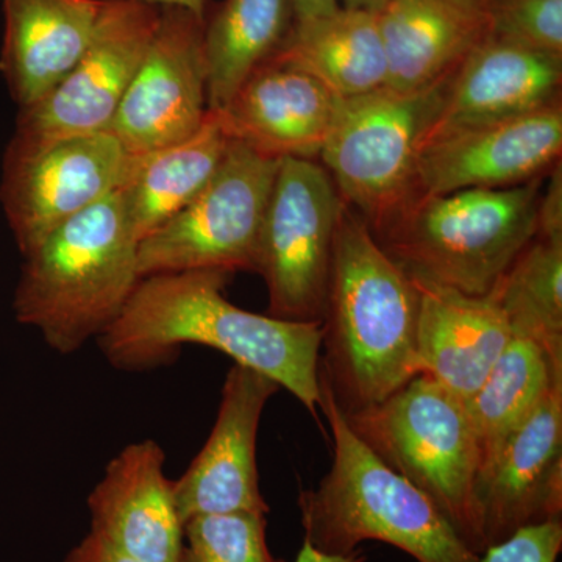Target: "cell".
<instances>
[{"instance_id":"cell-1","label":"cell","mask_w":562,"mask_h":562,"mask_svg":"<svg viewBox=\"0 0 562 562\" xmlns=\"http://www.w3.org/2000/svg\"><path fill=\"white\" fill-rule=\"evenodd\" d=\"M233 273L187 271L144 277L109 330L103 357L122 371L168 364L187 344L211 347L269 376L314 417L319 409L324 327L238 308L224 295Z\"/></svg>"},{"instance_id":"cell-2","label":"cell","mask_w":562,"mask_h":562,"mask_svg":"<svg viewBox=\"0 0 562 562\" xmlns=\"http://www.w3.org/2000/svg\"><path fill=\"white\" fill-rule=\"evenodd\" d=\"M419 288L344 205L328 281L319 372L344 413L375 405L419 372Z\"/></svg>"},{"instance_id":"cell-3","label":"cell","mask_w":562,"mask_h":562,"mask_svg":"<svg viewBox=\"0 0 562 562\" xmlns=\"http://www.w3.org/2000/svg\"><path fill=\"white\" fill-rule=\"evenodd\" d=\"M319 409L330 425L333 462L319 486L299 497L305 541L338 557L379 541L417 562H480L430 498L355 435L321 372Z\"/></svg>"},{"instance_id":"cell-4","label":"cell","mask_w":562,"mask_h":562,"mask_svg":"<svg viewBox=\"0 0 562 562\" xmlns=\"http://www.w3.org/2000/svg\"><path fill=\"white\" fill-rule=\"evenodd\" d=\"M139 280L138 241L116 191L24 254L14 314L52 350L76 353L109 330Z\"/></svg>"},{"instance_id":"cell-5","label":"cell","mask_w":562,"mask_h":562,"mask_svg":"<svg viewBox=\"0 0 562 562\" xmlns=\"http://www.w3.org/2000/svg\"><path fill=\"white\" fill-rule=\"evenodd\" d=\"M543 177L502 190H461L417 198L376 241L424 286L491 294L538 235Z\"/></svg>"},{"instance_id":"cell-6","label":"cell","mask_w":562,"mask_h":562,"mask_svg":"<svg viewBox=\"0 0 562 562\" xmlns=\"http://www.w3.org/2000/svg\"><path fill=\"white\" fill-rule=\"evenodd\" d=\"M342 414L355 435L424 492L462 542L482 554L473 503L479 446L465 402L417 373L384 401Z\"/></svg>"},{"instance_id":"cell-7","label":"cell","mask_w":562,"mask_h":562,"mask_svg":"<svg viewBox=\"0 0 562 562\" xmlns=\"http://www.w3.org/2000/svg\"><path fill=\"white\" fill-rule=\"evenodd\" d=\"M450 77L416 92L382 88L339 99L321 165L344 202L360 214L373 235L416 199L422 143Z\"/></svg>"},{"instance_id":"cell-8","label":"cell","mask_w":562,"mask_h":562,"mask_svg":"<svg viewBox=\"0 0 562 562\" xmlns=\"http://www.w3.org/2000/svg\"><path fill=\"white\" fill-rule=\"evenodd\" d=\"M280 160L231 140L220 169L172 220L138 243L144 277L257 271L262 220Z\"/></svg>"},{"instance_id":"cell-9","label":"cell","mask_w":562,"mask_h":562,"mask_svg":"<svg viewBox=\"0 0 562 562\" xmlns=\"http://www.w3.org/2000/svg\"><path fill=\"white\" fill-rule=\"evenodd\" d=\"M344 205L335 181L319 161L280 160L262 220L255 271L268 288L269 316L324 322L333 246Z\"/></svg>"},{"instance_id":"cell-10","label":"cell","mask_w":562,"mask_h":562,"mask_svg":"<svg viewBox=\"0 0 562 562\" xmlns=\"http://www.w3.org/2000/svg\"><path fill=\"white\" fill-rule=\"evenodd\" d=\"M160 11L139 0H103L87 50L49 95L20 110L5 155H29L58 140L109 132Z\"/></svg>"},{"instance_id":"cell-11","label":"cell","mask_w":562,"mask_h":562,"mask_svg":"<svg viewBox=\"0 0 562 562\" xmlns=\"http://www.w3.org/2000/svg\"><path fill=\"white\" fill-rule=\"evenodd\" d=\"M205 20L161 9L146 55L133 77L110 133L128 155L162 149L198 132L209 114Z\"/></svg>"},{"instance_id":"cell-12","label":"cell","mask_w":562,"mask_h":562,"mask_svg":"<svg viewBox=\"0 0 562 562\" xmlns=\"http://www.w3.org/2000/svg\"><path fill=\"white\" fill-rule=\"evenodd\" d=\"M128 154L110 132L3 155L0 203L21 254L120 190Z\"/></svg>"},{"instance_id":"cell-13","label":"cell","mask_w":562,"mask_h":562,"mask_svg":"<svg viewBox=\"0 0 562 562\" xmlns=\"http://www.w3.org/2000/svg\"><path fill=\"white\" fill-rule=\"evenodd\" d=\"M473 503L483 552L520 528L561 520L562 382L480 469Z\"/></svg>"},{"instance_id":"cell-14","label":"cell","mask_w":562,"mask_h":562,"mask_svg":"<svg viewBox=\"0 0 562 562\" xmlns=\"http://www.w3.org/2000/svg\"><path fill=\"white\" fill-rule=\"evenodd\" d=\"M561 151L562 102L512 120L449 133L422 147L416 199L519 187L552 171L561 161Z\"/></svg>"},{"instance_id":"cell-15","label":"cell","mask_w":562,"mask_h":562,"mask_svg":"<svg viewBox=\"0 0 562 562\" xmlns=\"http://www.w3.org/2000/svg\"><path fill=\"white\" fill-rule=\"evenodd\" d=\"M279 384L261 372L233 364L216 422L205 446L180 480L173 497L181 522L202 514L260 513L268 516L257 468V436L266 403Z\"/></svg>"},{"instance_id":"cell-16","label":"cell","mask_w":562,"mask_h":562,"mask_svg":"<svg viewBox=\"0 0 562 562\" xmlns=\"http://www.w3.org/2000/svg\"><path fill=\"white\" fill-rule=\"evenodd\" d=\"M561 87L562 57L490 33L450 77L422 147L561 102Z\"/></svg>"},{"instance_id":"cell-17","label":"cell","mask_w":562,"mask_h":562,"mask_svg":"<svg viewBox=\"0 0 562 562\" xmlns=\"http://www.w3.org/2000/svg\"><path fill=\"white\" fill-rule=\"evenodd\" d=\"M165 462L154 439L131 443L110 461L88 497L91 531L140 562L183 557V522Z\"/></svg>"},{"instance_id":"cell-18","label":"cell","mask_w":562,"mask_h":562,"mask_svg":"<svg viewBox=\"0 0 562 562\" xmlns=\"http://www.w3.org/2000/svg\"><path fill=\"white\" fill-rule=\"evenodd\" d=\"M338 103L305 70L271 58L217 113L233 140L266 157L319 160Z\"/></svg>"},{"instance_id":"cell-19","label":"cell","mask_w":562,"mask_h":562,"mask_svg":"<svg viewBox=\"0 0 562 562\" xmlns=\"http://www.w3.org/2000/svg\"><path fill=\"white\" fill-rule=\"evenodd\" d=\"M103 0H2L0 74L25 110L49 95L79 63Z\"/></svg>"},{"instance_id":"cell-20","label":"cell","mask_w":562,"mask_h":562,"mask_svg":"<svg viewBox=\"0 0 562 562\" xmlns=\"http://www.w3.org/2000/svg\"><path fill=\"white\" fill-rule=\"evenodd\" d=\"M419 288L416 350L419 372L469 401L513 339L494 295H465L447 288Z\"/></svg>"},{"instance_id":"cell-21","label":"cell","mask_w":562,"mask_h":562,"mask_svg":"<svg viewBox=\"0 0 562 562\" xmlns=\"http://www.w3.org/2000/svg\"><path fill=\"white\" fill-rule=\"evenodd\" d=\"M386 85L416 92L449 79L491 33V21L450 0H391L379 14Z\"/></svg>"},{"instance_id":"cell-22","label":"cell","mask_w":562,"mask_h":562,"mask_svg":"<svg viewBox=\"0 0 562 562\" xmlns=\"http://www.w3.org/2000/svg\"><path fill=\"white\" fill-rule=\"evenodd\" d=\"M231 140L220 113L209 110L199 131L188 138L149 154L128 155L117 195L136 241L172 220L209 184Z\"/></svg>"},{"instance_id":"cell-23","label":"cell","mask_w":562,"mask_h":562,"mask_svg":"<svg viewBox=\"0 0 562 562\" xmlns=\"http://www.w3.org/2000/svg\"><path fill=\"white\" fill-rule=\"evenodd\" d=\"M319 80L338 99L358 98L386 85V55L379 14L339 9L294 22L273 55Z\"/></svg>"},{"instance_id":"cell-24","label":"cell","mask_w":562,"mask_h":562,"mask_svg":"<svg viewBox=\"0 0 562 562\" xmlns=\"http://www.w3.org/2000/svg\"><path fill=\"white\" fill-rule=\"evenodd\" d=\"M294 24L291 0H221L203 25L209 110L224 109L255 69L271 60Z\"/></svg>"},{"instance_id":"cell-25","label":"cell","mask_w":562,"mask_h":562,"mask_svg":"<svg viewBox=\"0 0 562 562\" xmlns=\"http://www.w3.org/2000/svg\"><path fill=\"white\" fill-rule=\"evenodd\" d=\"M558 382L562 362L530 339L513 336L480 390L465 401L479 446V471Z\"/></svg>"},{"instance_id":"cell-26","label":"cell","mask_w":562,"mask_h":562,"mask_svg":"<svg viewBox=\"0 0 562 562\" xmlns=\"http://www.w3.org/2000/svg\"><path fill=\"white\" fill-rule=\"evenodd\" d=\"M513 336L562 362V243L536 236L491 292Z\"/></svg>"},{"instance_id":"cell-27","label":"cell","mask_w":562,"mask_h":562,"mask_svg":"<svg viewBox=\"0 0 562 562\" xmlns=\"http://www.w3.org/2000/svg\"><path fill=\"white\" fill-rule=\"evenodd\" d=\"M266 514L222 513L192 517L183 527L181 562H286L266 539Z\"/></svg>"},{"instance_id":"cell-28","label":"cell","mask_w":562,"mask_h":562,"mask_svg":"<svg viewBox=\"0 0 562 562\" xmlns=\"http://www.w3.org/2000/svg\"><path fill=\"white\" fill-rule=\"evenodd\" d=\"M491 33L562 57V0H505L492 14Z\"/></svg>"},{"instance_id":"cell-29","label":"cell","mask_w":562,"mask_h":562,"mask_svg":"<svg viewBox=\"0 0 562 562\" xmlns=\"http://www.w3.org/2000/svg\"><path fill=\"white\" fill-rule=\"evenodd\" d=\"M562 550V522L552 520L520 528L505 541L492 543L480 562H557Z\"/></svg>"},{"instance_id":"cell-30","label":"cell","mask_w":562,"mask_h":562,"mask_svg":"<svg viewBox=\"0 0 562 562\" xmlns=\"http://www.w3.org/2000/svg\"><path fill=\"white\" fill-rule=\"evenodd\" d=\"M538 238L562 243V169L561 161L543 183L538 205Z\"/></svg>"},{"instance_id":"cell-31","label":"cell","mask_w":562,"mask_h":562,"mask_svg":"<svg viewBox=\"0 0 562 562\" xmlns=\"http://www.w3.org/2000/svg\"><path fill=\"white\" fill-rule=\"evenodd\" d=\"M65 562H140L122 552L102 536L90 532L87 538L70 550Z\"/></svg>"},{"instance_id":"cell-32","label":"cell","mask_w":562,"mask_h":562,"mask_svg":"<svg viewBox=\"0 0 562 562\" xmlns=\"http://www.w3.org/2000/svg\"><path fill=\"white\" fill-rule=\"evenodd\" d=\"M294 11V22L314 20V18L327 16L341 9L338 0H291Z\"/></svg>"},{"instance_id":"cell-33","label":"cell","mask_w":562,"mask_h":562,"mask_svg":"<svg viewBox=\"0 0 562 562\" xmlns=\"http://www.w3.org/2000/svg\"><path fill=\"white\" fill-rule=\"evenodd\" d=\"M366 557L358 550V552L351 554H344V557H338V554H327L322 553L319 550L314 549L312 543L305 541L303 539L301 552H299L297 558H295L294 562H364Z\"/></svg>"},{"instance_id":"cell-34","label":"cell","mask_w":562,"mask_h":562,"mask_svg":"<svg viewBox=\"0 0 562 562\" xmlns=\"http://www.w3.org/2000/svg\"><path fill=\"white\" fill-rule=\"evenodd\" d=\"M139 2L149 3V5L158 7V9H181L191 11L195 16L205 20L211 0H139Z\"/></svg>"},{"instance_id":"cell-35","label":"cell","mask_w":562,"mask_h":562,"mask_svg":"<svg viewBox=\"0 0 562 562\" xmlns=\"http://www.w3.org/2000/svg\"><path fill=\"white\" fill-rule=\"evenodd\" d=\"M450 2L461 7V9L471 11L473 14L487 18V20L491 21L492 14L501 9L505 0H450Z\"/></svg>"},{"instance_id":"cell-36","label":"cell","mask_w":562,"mask_h":562,"mask_svg":"<svg viewBox=\"0 0 562 562\" xmlns=\"http://www.w3.org/2000/svg\"><path fill=\"white\" fill-rule=\"evenodd\" d=\"M391 0H342V9L366 11V13L380 14L386 9Z\"/></svg>"}]
</instances>
